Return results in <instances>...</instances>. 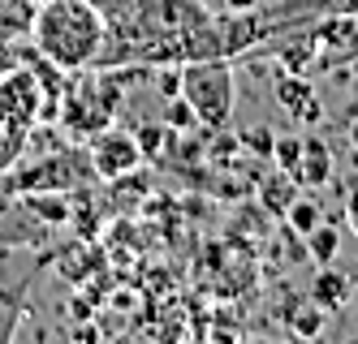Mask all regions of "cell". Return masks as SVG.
<instances>
[{"mask_svg": "<svg viewBox=\"0 0 358 344\" xmlns=\"http://www.w3.org/2000/svg\"><path fill=\"white\" fill-rule=\"evenodd\" d=\"M345 121H358V91H354V99H350V112H345Z\"/></svg>", "mask_w": 358, "mask_h": 344, "instance_id": "d6986e66", "label": "cell"}, {"mask_svg": "<svg viewBox=\"0 0 358 344\" xmlns=\"http://www.w3.org/2000/svg\"><path fill=\"white\" fill-rule=\"evenodd\" d=\"M345 125H350V147L358 151V121H345Z\"/></svg>", "mask_w": 358, "mask_h": 344, "instance_id": "ac0fdd59", "label": "cell"}, {"mask_svg": "<svg viewBox=\"0 0 358 344\" xmlns=\"http://www.w3.org/2000/svg\"><path fill=\"white\" fill-rule=\"evenodd\" d=\"M164 134H169V125H156V129H151V125H143V129H138V134H134V138H138V147H143V155H156V151L164 147Z\"/></svg>", "mask_w": 358, "mask_h": 344, "instance_id": "5bb4252c", "label": "cell"}, {"mask_svg": "<svg viewBox=\"0 0 358 344\" xmlns=\"http://www.w3.org/2000/svg\"><path fill=\"white\" fill-rule=\"evenodd\" d=\"M298 181V190H320V185L332 181V151L324 138L315 134H302V155H298V164L289 172Z\"/></svg>", "mask_w": 358, "mask_h": 344, "instance_id": "5b68a950", "label": "cell"}, {"mask_svg": "<svg viewBox=\"0 0 358 344\" xmlns=\"http://www.w3.org/2000/svg\"><path fill=\"white\" fill-rule=\"evenodd\" d=\"M298 155H302V134H285V138H272V160H276V168H280V172H294Z\"/></svg>", "mask_w": 358, "mask_h": 344, "instance_id": "8fae6325", "label": "cell"}, {"mask_svg": "<svg viewBox=\"0 0 358 344\" xmlns=\"http://www.w3.org/2000/svg\"><path fill=\"white\" fill-rule=\"evenodd\" d=\"M350 293H354V284H350V276H341L337 267H320V276L311 280V301L315 306H324V314H332V310H345V301H350Z\"/></svg>", "mask_w": 358, "mask_h": 344, "instance_id": "8992f818", "label": "cell"}, {"mask_svg": "<svg viewBox=\"0 0 358 344\" xmlns=\"http://www.w3.org/2000/svg\"><path fill=\"white\" fill-rule=\"evenodd\" d=\"M31 35L43 61L65 73H83L108 43V22L91 0H39L31 13Z\"/></svg>", "mask_w": 358, "mask_h": 344, "instance_id": "6da1fadb", "label": "cell"}, {"mask_svg": "<svg viewBox=\"0 0 358 344\" xmlns=\"http://www.w3.org/2000/svg\"><path fill=\"white\" fill-rule=\"evenodd\" d=\"M345 224H350V232L358 237V181L350 185V194H345Z\"/></svg>", "mask_w": 358, "mask_h": 344, "instance_id": "9a60e30c", "label": "cell"}, {"mask_svg": "<svg viewBox=\"0 0 358 344\" xmlns=\"http://www.w3.org/2000/svg\"><path fill=\"white\" fill-rule=\"evenodd\" d=\"M164 125H169V129H190V125H199V121H194V112H190V103H186L182 95H173V99H169V108H164Z\"/></svg>", "mask_w": 358, "mask_h": 344, "instance_id": "7c38bea8", "label": "cell"}, {"mask_svg": "<svg viewBox=\"0 0 358 344\" xmlns=\"http://www.w3.org/2000/svg\"><path fill=\"white\" fill-rule=\"evenodd\" d=\"M143 147L138 138L130 134V129H99V134H91V155H87V164L95 168L99 181H125V177H134L143 168Z\"/></svg>", "mask_w": 358, "mask_h": 344, "instance_id": "3957f363", "label": "cell"}, {"mask_svg": "<svg viewBox=\"0 0 358 344\" xmlns=\"http://www.w3.org/2000/svg\"><path fill=\"white\" fill-rule=\"evenodd\" d=\"M255 5H259V0H220V9H224V13H250Z\"/></svg>", "mask_w": 358, "mask_h": 344, "instance_id": "e0dca14e", "label": "cell"}, {"mask_svg": "<svg viewBox=\"0 0 358 344\" xmlns=\"http://www.w3.org/2000/svg\"><path fill=\"white\" fill-rule=\"evenodd\" d=\"M17 306H22V301H17L13 293H0V340H9V336L17 331V314H22Z\"/></svg>", "mask_w": 358, "mask_h": 344, "instance_id": "4fadbf2b", "label": "cell"}, {"mask_svg": "<svg viewBox=\"0 0 358 344\" xmlns=\"http://www.w3.org/2000/svg\"><path fill=\"white\" fill-rule=\"evenodd\" d=\"M285 220H289V228H294L298 237H306V232L320 224V207H315L311 198H294L289 211H285Z\"/></svg>", "mask_w": 358, "mask_h": 344, "instance_id": "30bf717a", "label": "cell"}, {"mask_svg": "<svg viewBox=\"0 0 358 344\" xmlns=\"http://www.w3.org/2000/svg\"><path fill=\"white\" fill-rule=\"evenodd\" d=\"M246 142H250V147H259L264 155H272V134H268V129H250Z\"/></svg>", "mask_w": 358, "mask_h": 344, "instance_id": "2e32d148", "label": "cell"}, {"mask_svg": "<svg viewBox=\"0 0 358 344\" xmlns=\"http://www.w3.org/2000/svg\"><path fill=\"white\" fill-rule=\"evenodd\" d=\"M289 331L302 336V340H315V336L324 331V306H315V301L294 306V310H289Z\"/></svg>", "mask_w": 358, "mask_h": 344, "instance_id": "9c48e42d", "label": "cell"}, {"mask_svg": "<svg viewBox=\"0 0 358 344\" xmlns=\"http://www.w3.org/2000/svg\"><path fill=\"white\" fill-rule=\"evenodd\" d=\"M294 198H298V181H294L289 172L276 168V172H268V177L259 181V202H264L268 216H285Z\"/></svg>", "mask_w": 358, "mask_h": 344, "instance_id": "52a82bcc", "label": "cell"}, {"mask_svg": "<svg viewBox=\"0 0 358 344\" xmlns=\"http://www.w3.org/2000/svg\"><path fill=\"white\" fill-rule=\"evenodd\" d=\"M276 103L285 108L294 121H302V125H315L320 121V103H315V91H311V77L306 73H289L285 69V77H276Z\"/></svg>", "mask_w": 358, "mask_h": 344, "instance_id": "277c9868", "label": "cell"}, {"mask_svg": "<svg viewBox=\"0 0 358 344\" xmlns=\"http://www.w3.org/2000/svg\"><path fill=\"white\" fill-rule=\"evenodd\" d=\"M177 95L190 103V112L203 129H224L234 121L238 103V77L229 57H194L177 65Z\"/></svg>", "mask_w": 358, "mask_h": 344, "instance_id": "7a4b0ae2", "label": "cell"}, {"mask_svg": "<svg viewBox=\"0 0 358 344\" xmlns=\"http://www.w3.org/2000/svg\"><path fill=\"white\" fill-rule=\"evenodd\" d=\"M302 241H306V254H311L315 267H328V262H337V254H341V232L332 228V224H324V220L306 232Z\"/></svg>", "mask_w": 358, "mask_h": 344, "instance_id": "ba28073f", "label": "cell"}]
</instances>
